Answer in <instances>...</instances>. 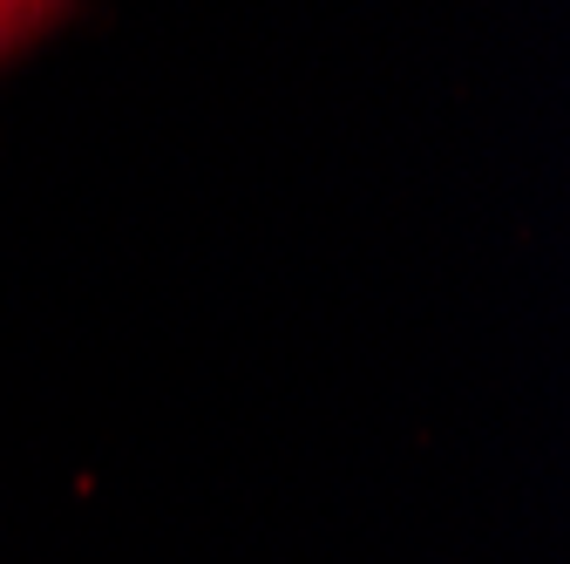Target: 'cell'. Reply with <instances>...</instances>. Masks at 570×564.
<instances>
[{
  "label": "cell",
  "instance_id": "6da1fadb",
  "mask_svg": "<svg viewBox=\"0 0 570 564\" xmlns=\"http://www.w3.org/2000/svg\"><path fill=\"white\" fill-rule=\"evenodd\" d=\"M82 14H89V0H0V76L21 68L61 28H76Z\"/></svg>",
  "mask_w": 570,
  "mask_h": 564
}]
</instances>
